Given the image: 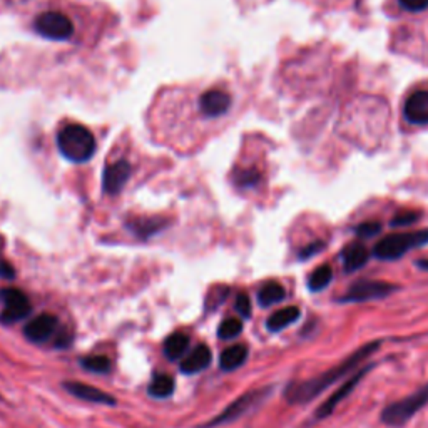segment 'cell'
<instances>
[{
    "label": "cell",
    "mask_w": 428,
    "mask_h": 428,
    "mask_svg": "<svg viewBox=\"0 0 428 428\" xmlns=\"http://www.w3.org/2000/svg\"><path fill=\"white\" fill-rule=\"evenodd\" d=\"M285 296H286V291H285V288L280 285V283L269 281L261 288V290H259L258 301L261 306L268 308V306H273V305H276V303L283 301L285 300Z\"/></svg>",
    "instance_id": "cell-20"
},
{
    "label": "cell",
    "mask_w": 428,
    "mask_h": 428,
    "mask_svg": "<svg viewBox=\"0 0 428 428\" xmlns=\"http://www.w3.org/2000/svg\"><path fill=\"white\" fill-rule=\"evenodd\" d=\"M258 179H259V174L256 171H243L241 174L238 176V182L241 186H254L258 182Z\"/></svg>",
    "instance_id": "cell-30"
},
{
    "label": "cell",
    "mask_w": 428,
    "mask_h": 428,
    "mask_svg": "<svg viewBox=\"0 0 428 428\" xmlns=\"http://www.w3.org/2000/svg\"><path fill=\"white\" fill-rule=\"evenodd\" d=\"M428 243V229L415 231V233H397L385 236L375 244L373 254L383 261H393L402 258L413 248H420Z\"/></svg>",
    "instance_id": "cell-3"
},
{
    "label": "cell",
    "mask_w": 428,
    "mask_h": 428,
    "mask_svg": "<svg viewBox=\"0 0 428 428\" xmlns=\"http://www.w3.org/2000/svg\"><path fill=\"white\" fill-rule=\"evenodd\" d=\"M80 365L85 370L94 373H108L110 372V360L108 357H100V355H93V357H85L80 360Z\"/></svg>",
    "instance_id": "cell-23"
},
{
    "label": "cell",
    "mask_w": 428,
    "mask_h": 428,
    "mask_svg": "<svg viewBox=\"0 0 428 428\" xmlns=\"http://www.w3.org/2000/svg\"><path fill=\"white\" fill-rule=\"evenodd\" d=\"M427 405H428V385L422 387L418 392L412 393V395H408L405 398H402V400L385 407L382 412V422L388 427L400 428L403 425H407V423Z\"/></svg>",
    "instance_id": "cell-4"
},
{
    "label": "cell",
    "mask_w": 428,
    "mask_h": 428,
    "mask_svg": "<svg viewBox=\"0 0 428 428\" xmlns=\"http://www.w3.org/2000/svg\"><path fill=\"white\" fill-rule=\"evenodd\" d=\"M0 275L4 278H14V268L9 263H0Z\"/></svg>",
    "instance_id": "cell-32"
},
{
    "label": "cell",
    "mask_w": 428,
    "mask_h": 428,
    "mask_svg": "<svg viewBox=\"0 0 428 428\" xmlns=\"http://www.w3.org/2000/svg\"><path fill=\"white\" fill-rule=\"evenodd\" d=\"M236 311L243 318H249V316H251V300H249V296L244 295V293L238 295L236 298Z\"/></svg>",
    "instance_id": "cell-28"
},
{
    "label": "cell",
    "mask_w": 428,
    "mask_h": 428,
    "mask_svg": "<svg viewBox=\"0 0 428 428\" xmlns=\"http://www.w3.org/2000/svg\"><path fill=\"white\" fill-rule=\"evenodd\" d=\"M331 280H333V269L328 264H323V266H318L311 273L310 280H308V288L313 293L321 291L330 285Z\"/></svg>",
    "instance_id": "cell-22"
},
{
    "label": "cell",
    "mask_w": 428,
    "mask_h": 428,
    "mask_svg": "<svg viewBox=\"0 0 428 428\" xmlns=\"http://www.w3.org/2000/svg\"><path fill=\"white\" fill-rule=\"evenodd\" d=\"M372 368H373V365L370 363V365H367V367H362V370H358V372L355 375H352V377H348V380H346V382L341 385L340 388H336L333 395L328 397V400L323 402V405L318 407V410H316L315 417L318 418V420H321V418L330 417L331 413H333L336 408H338L340 403L343 402L346 397L352 395L355 388H357V385L362 382V380L365 378V375H367Z\"/></svg>",
    "instance_id": "cell-8"
},
{
    "label": "cell",
    "mask_w": 428,
    "mask_h": 428,
    "mask_svg": "<svg viewBox=\"0 0 428 428\" xmlns=\"http://www.w3.org/2000/svg\"><path fill=\"white\" fill-rule=\"evenodd\" d=\"M420 213H415V211H402L398 213L395 218L392 219V226H408L417 223L420 219Z\"/></svg>",
    "instance_id": "cell-26"
},
{
    "label": "cell",
    "mask_w": 428,
    "mask_h": 428,
    "mask_svg": "<svg viewBox=\"0 0 428 428\" xmlns=\"http://www.w3.org/2000/svg\"><path fill=\"white\" fill-rule=\"evenodd\" d=\"M57 323H59V320H57L54 315L42 313L28 321L26 328H24V333H26V336L31 341L42 343V341H46L54 335V331L57 330Z\"/></svg>",
    "instance_id": "cell-10"
},
{
    "label": "cell",
    "mask_w": 428,
    "mask_h": 428,
    "mask_svg": "<svg viewBox=\"0 0 428 428\" xmlns=\"http://www.w3.org/2000/svg\"><path fill=\"white\" fill-rule=\"evenodd\" d=\"M211 358H213V355H211V350L208 346L199 345L198 348H194V352L187 355L184 362L181 363V372L186 375H196L203 372V370L209 367Z\"/></svg>",
    "instance_id": "cell-15"
},
{
    "label": "cell",
    "mask_w": 428,
    "mask_h": 428,
    "mask_svg": "<svg viewBox=\"0 0 428 428\" xmlns=\"http://www.w3.org/2000/svg\"><path fill=\"white\" fill-rule=\"evenodd\" d=\"M397 285H390L385 281H372L362 280L350 286V290L340 298L341 303H363L370 300H380V298L390 296L393 291H397Z\"/></svg>",
    "instance_id": "cell-5"
},
{
    "label": "cell",
    "mask_w": 428,
    "mask_h": 428,
    "mask_svg": "<svg viewBox=\"0 0 428 428\" xmlns=\"http://www.w3.org/2000/svg\"><path fill=\"white\" fill-rule=\"evenodd\" d=\"M62 156L72 162H88L95 152V139L88 127L80 124L66 126L57 136Z\"/></svg>",
    "instance_id": "cell-2"
},
{
    "label": "cell",
    "mask_w": 428,
    "mask_h": 428,
    "mask_svg": "<svg viewBox=\"0 0 428 428\" xmlns=\"http://www.w3.org/2000/svg\"><path fill=\"white\" fill-rule=\"evenodd\" d=\"M370 258L368 249L363 246L362 243H352L350 246H346L341 253V259H343V268L345 271L353 273L357 269L363 268L367 264Z\"/></svg>",
    "instance_id": "cell-16"
},
{
    "label": "cell",
    "mask_w": 428,
    "mask_h": 428,
    "mask_svg": "<svg viewBox=\"0 0 428 428\" xmlns=\"http://www.w3.org/2000/svg\"><path fill=\"white\" fill-rule=\"evenodd\" d=\"M300 315H301V311L298 306L281 308V310L275 311V313L268 318V321H266L268 330L271 331V333H278V331L285 330L290 325L295 323V321H298Z\"/></svg>",
    "instance_id": "cell-17"
},
{
    "label": "cell",
    "mask_w": 428,
    "mask_h": 428,
    "mask_svg": "<svg viewBox=\"0 0 428 428\" xmlns=\"http://www.w3.org/2000/svg\"><path fill=\"white\" fill-rule=\"evenodd\" d=\"M131 228L136 231L139 236H149V234L156 233L157 229L162 228V223H157V221H137V224L131 226Z\"/></svg>",
    "instance_id": "cell-25"
},
{
    "label": "cell",
    "mask_w": 428,
    "mask_h": 428,
    "mask_svg": "<svg viewBox=\"0 0 428 428\" xmlns=\"http://www.w3.org/2000/svg\"><path fill=\"white\" fill-rule=\"evenodd\" d=\"M269 395L268 388H263V390H254L249 393H244L243 397H239L238 400H234L231 405L226 408L223 413H219L214 420H211L206 427H218V425H224V423H231L238 418H241L243 415H246L249 410H253L254 407H258L264 398Z\"/></svg>",
    "instance_id": "cell-7"
},
{
    "label": "cell",
    "mask_w": 428,
    "mask_h": 428,
    "mask_svg": "<svg viewBox=\"0 0 428 428\" xmlns=\"http://www.w3.org/2000/svg\"><path fill=\"white\" fill-rule=\"evenodd\" d=\"M243 331V323L236 318L224 320L218 328V336L221 340H233Z\"/></svg>",
    "instance_id": "cell-24"
},
{
    "label": "cell",
    "mask_w": 428,
    "mask_h": 428,
    "mask_svg": "<svg viewBox=\"0 0 428 428\" xmlns=\"http://www.w3.org/2000/svg\"><path fill=\"white\" fill-rule=\"evenodd\" d=\"M403 113L412 124H417V126L428 124V90H418L412 94L407 99Z\"/></svg>",
    "instance_id": "cell-12"
},
{
    "label": "cell",
    "mask_w": 428,
    "mask_h": 428,
    "mask_svg": "<svg viewBox=\"0 0 428 428\" xmlns=\"http://www.w3.org/2000/svg\"><path fill=\"white\" fill-rule=\"evenodd\" d=\"M2 298L4 303H6V308H4L2 315H0L2 323H16V321H21L31 315V301H28V298L21 290L9 288V290L2 291Z\"/></svg>",
    "instance_id": "cell-9"
},
{
    "label": "cell",
    "mask_w": 428,
    "mask_h": 428,
    "mask_svg": "<svg viewBox=\"0 0 428 428\" xmlns=\"http://www.w3.org/2000/svg\"><path fill=\"white\" fill-rule=\"evenodd\" d=\"M417 266L420 269H425V271H428V259H420V261H417Z\"/></svg>",
    "instance_id": "cell-33"
},
{
    "label": "cell",
    "mask_w": 428,
    "mask_h": 428,
    "mask_svg": "<svg viewBox=\"0 0 428 428\" xmlns=\"http://www.w3.org/2000/svg\"><path fill=\"white\" fill-rule=\"evenodd\" d=\"M129 176H131V166L127 161H118L108 166L104 171V191L108 194H118L126 186Z\"/></svg>",
    "instance_id": "cell-11"
},
{
    "label": "cell",
    "mask_w": 428,
    "mask_h": 428,
    "mask_svg": "<svg viewBox=\"0 0 428 428\" xmlns=\"http://www.w3.org/2000/svg\"><path fill=\"white\" fill-rule=\"evenodd\" d=\"M402 7L410 12H422L428 9V0H400Z\"/></svg>",
    "instance_id": "cell-29"
},
{
    "label": "cell",
    "mask_w": 428,
    "mask_h": 428,
    "mask_svg": "<svg viewBox=\"0 0 428 428\" xmlns=\"http://www.w3.org/2000/svg\"><path fill=\"white\" fill-rule=\"evenodd\" d=\"M189 343H191L189 336L184 333L171 335L165 343V355L171 360V362H176V360H179L182 355L187 352Z\"/></svg>",
    "instance_id": "cell-19"
},
{
    "label": "cell",
    "mask_w": 428,
    "mask_h": 428,
    "mask_svg": "<svg viewBox=\"0 0 428 428\" xmlns=\"http://www.w3.org/2000/svg\"><path fill=\"white\" fill-rule=\"evenodd\" d=\"M380 345H382V341L380 340L370 341V343L360 346L357 352H353L348 358L343 360L340 365H336V367L316 375L315 378L291 383L290 387L286 388V393H285L286 400L290 403H295V405H301V403L311 402L313 398L318 397L321 392H325L326 388H330L331 385L340 382L341 378H348L350 373H353L355 370L362 367L365 360H368L375 352H378Z\"/></svg>",
    "instance_id": "cell-1"
},
{
    "label": "cell",
    "mask_w": 428,
    "mask_h": 428,
    "mask_svg": "<svg viewBox=\"0 0 428 428\" xmlns=\"http://www.w3.org/2000/svg\"><path fill=\"white\" fill-rule=\"evenodd\" d=\"M64 388L74 397L80 398V400L100 403V405H115L114 397H110L109 393L99 390V388L90 387V385H85L80 382H66Z\"/></svg>",
    "instance_id": "cell-13"
},
{
    "label": "cell",
    "mask_w": 428,
    "mask_h": 428,
    "mask_svg": "<svg viewBox=\"0 0 428 428\" xmlns=\"http://www.w3.org/2000/svg\"><path fill=\"white\" fill-rule=\"evenodd\" d=\"M174 392V380L169 375H157L149 383V395L156 398H167Z\"/></svg>",
    "instance_id": "cell-21"
},
{
    "label": "cell",
    "mask_w": 428,
    "mask_h": 428,
    "mask_svg": "<svg viewBox=\"0 0 428 428\" xmlns=\"http://www.w3.org/2000/svg\"><path fill=\"white\" fill-rule=\"evenodd\" d=\"M321 249H323V243H320V241H316L313 244H308V246L300 253V258L301 259L311 258V256H315L316 253H320Z\"/></svg>",
    "instance_id": "cell-31"
},
{
    "label": "cell",
    "mask_w": 428,
    "mask_h": 428,
    "mask_svg": "<svg viewBox=\"0 0 428 428\" xmlns=\"http://www.w3.org/2000/svg\"><path fill=\"white\" fill-rule=\"evenodd\" d=\"M248 358V348L244 345H234L226 348L223 353H221L219 358V367L224 370V372H233L241 367V365L246 362Z\"/></svg>",
    "instance_id": "cell-18"
},
{
    "label": "cell",
    "mask_w": 428,
    "mask_h": 428,
    "mask_svg": "<svg viewBox=\"0 0 428 428\" xmlns=\"http://www.w3.org/2000/svg\"><path fill=\"white\" fill-rule=\"evenodd\" d=\"M199 108L203 110V114L209 115V118H218V115L224 114L231 108V98L224 90H208V93L201 95Z\"/></svg>",
    "instance_id": "cell-14"
},
{
    "label": "cell",
    "mask_w": 428,
    "mask_h": 428,
    "mask_svg": "<svg viewBox=\"0 0 428 428\" xmlns=\"http://www.w3.org/2000/svg\"><path fill=\"white\" fill-rule=\"evenodd\" d=\"M36 31L51 41H67L74 32V24L61 12H44L36 19Z\"/></svg>",
    "instance_id": "cell-6"
},
{
    "label": "cell",
    "mask_w": 428,
    "mask_h": 428,
    "mask_svg": "<svg viewBox=\"0 0 428 428\" xmlns=\"http://www.w3.org/2000/svg\"><path fill=\"white\" fill-rule=\"evenodd\" d=\"M382 231V224L378 221H367V223L360 224L357 228V234L360 238H372Z\"/></svg>",
    "instance_id": "cell-27"
}]
</instances>
